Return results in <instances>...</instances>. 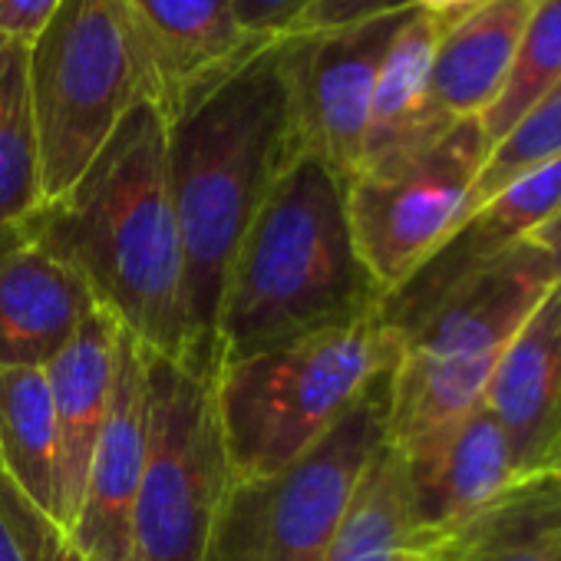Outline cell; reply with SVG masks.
Listing matches in <instances>:
<instances>
[{"label": "cell", "mask_w": 561, "mask_h": 561, "mask_svg": "<svg viewBox=\"0 0 561 561\" xmlns=\"http://www.w3.org/2000/svg\"><path fill=\"white\" fill-rule=\"evenodd\" d=\"M162 116L169 195L185 257V367L211 377V337L231 254L280 172L305 152L285 37L248 44Z\"/></svg>", "instance_id": "1"}, {"label": "cell", "mask_w": 561, "mask_h": 561, "mask_svg": "<svg viewBox=\"0 0 561 561\" xmlns=\"http://www.w3.org/2000/svg\"><path fill=\"white\" fill-rule=\"evenodd\" d=\"M27 225L146 351L185 364V257L169 195L165 116L152 100Z\"/></svg>", "instance_id": "2"}, {"label": "cell", "mask_w": 561, "mask_h": 561, "mask_svg": "<svg viewBox=\"0 0 561 561\" xmlns=\"http://www.w3.org/2000/svg\"><path fill=\"white\" fill-rule=\"evenodd\" d=\"M380 301L354 244L347 182L301 152L231 254L211 337V377L234 360L377 318Z\"/></svg>", "instance_id": "3"}, {"label": "cell", "mask_w": 561, "mask_h": 561, "mask_svg": "<svg viewBox=\"0 0 561 561\" xmlns=\"http://www.w3.org/2000/svg\"><path fill=\"white\" fill-rule=\"evenodd\" d=\"M551 285V261L528 238L466 274L400 337L387 439L403 459L433 449L482 403L505 347Z\"/></svg>", "instance_id": "4"}, {"label": "cell", "mask_w": 561, "mask_h": 561, "mask_svg": "<svg viewBox=\"0 0 561 561\" xmlns=\"http://www.w3.org/2000/svg\"><path fill=\"white\" fill-rule=\"evenodd\" d=\"M397 357L400 337L377 314L221 367L211 390L228 476L248 482L295 466Z\"/></svg>", "instance_id": "5"}, {"label": "cell", "mask_w": 561, "mask_h": 561, "mask_svg": "<svg viewBox=\"0 0 561 561\" xmlns=\"http://www.w3.org/2000/svg\"><path fill=\"white\" fill-rule=\"evenodd\" d=\"M31 100L47 205L139 103H156L152 60L126 0H64L31 47Z\"/></svg>", "instance_id": "6"}, {"label": "cell", "mask_w": 561, "mask_h": 561, "mask_svg": "<svg viewBox=\"0 0 561 561\" xmlns=\"http://www.w3.org/2000/svg\"><path fill=\"white\" fill-rule=\"evenodd\" d=\"M390 374L285 472L248 482L231 479L202 561H321L374 453L387 439Z\"/></svg>", "instance_id": "7"}, {"label": "cell", "mask_w": 561, "mask_h": 561, "mask_svg": "<svg viewBox=\"0 0 561 561\" xmlns=\"http://www.w3.org/2000/svg\"><path fill=\"white\" fill-rule=\"evenodd\" d=\"M146 459L129 528V561H202L231 482L211 377L146 351Z\"/></svg>", "instance_id": "8"}, {"label": "cell", "mask_w": 561, "mask_h": 561, "mask_svg": "<svg viewBox=\"0 0 561 561\" xmlns=\"http://www.w3.org/2000/svg\"><path fill=\"white\" fill-rule=\"evenodd\" d=\"M485 156L479 119H466L430 149L347 182L354 244L383 298L400 291L462 225Z\"/></svg>", "instance_id": "9"}, {"label": "cell", "mask_w": 561, "mask_h": 561, "mask_svg": "<svg viewBox=\"0 0 561 561\" xmlns=\"http://www.w3.org/2000/svg\"><path fill=\"white\" fill-rule=\"evenodd\" d=\"M410 14L285 37L301 149L331 165L344 182L360 172L377 73Z\"/></svg>", "instance_id": "10"}, {"label": "cell", "mask_w": 561, "mask_h": 561, "mask_svg": "<svg viewBox=\"0 0 561 561\" xmlns=\"http://www.w3.org/2000/svg\"><path fill=\"white\" fill-rule=\"evenodd\" d=\"M554 215H561V159L525 172L479 205L400 291L383 298L380 321L403 337L466 274L528 241Z\"/></svg>", "instance_id": "11"}, {"label": "cell", "mask_w": 561, "mask_h": 561, "mask_svg": "<svg viewBox=\"0 0 561 561\" xmlns=\"http://www.w3.org/2000/svg\"><path fill=\"white\" fill-rule=\"evenodd\" d=\"M413 548L433 551L485 512L512 482L515 459L499 420L479 403L433 449L403 459Z\"/></svg>", "instance_id": "12"}, {"label": "cell", "mask_w": 561, "mask_h": 561, "mask_svg": "<svg viewBox=\"0 0 561 561\" xmlns=\"http://www.w3.org/2000/svg\"><path fill=\"white\" fill-rule=\"evenodd\" d=\"M146 357L142 344L123 328L110 413L90 459L80 512L70 525V535L96 561H129L133 505L146 459Z\"/></svg>", "instance_id": "13"}, {"label": "cell", "mask_w": 561, "mask_h": 561, "mask_svg": "<svg viewBox=\"0 0 561 561\" xmlns=\"http://www.w3.org/2000/svg\"><path fill=\"white\" fill-rule=\"evenodd\" d=\"M96 305L31 225L0 234V367H47Z\"/></svg>", "instance_id": "14"}, {"label": "cell", "mask_w": 561, "mask_h": 561, "mask_svg": "<svg viewBox=\"0 0 561 561\" xmlns=\"http://www.w3.org/2000/svg\"><path fill=\"white\" fill-rule=\"evenodd\" d=\"M119 337L123 324L96 301L80 321L77 334L67 341V347L44 367L57 423L54 518L67 528L80 512L90 459L110 413Z\"/></svg>", "instance_id": "15"}, {"label": "cell", "mask_w": 561, "mask_h": 561, "mask_svg": "<svg viewBox=\"0 0 561 561\" xmlns=\"http://www.w3.org/2000/svg\"><path fill=\"white\" fill-rule=\"evenodd\" d=\"M482 403L499 420L518 479L558 469L561 456V301L554 291L505 347Z\"/></svg>", "instance_id": "16"}, {"label": "cell", "mask_w": 561, "mask_h": 561, "mask_svg": "<svg viewBox=\"0 0 561 561\" xmlns=\"http://www.w3.org/2000/svg\"><path fill=\"white\" fill-rule=\"evenodd\" d=\"M535 4L538 0H482L449 14L426 77L423 119L433 139L479 119L495 103Z\"/></svg>", "instance_id": "17"}, {"label": "cell", "mask_w": 561, "mask_h": 561, "mask_svg": "<svg viewBox=\"0 0 561 561\" xmlns=\"http://www.w3.org/2000/svg\"><path fill=\"white\" fill-rule=\"evenodd\" d=\"M126 8L146 41L162 113L192 83L264 41L238 27L231 0H126Z\"/></svg>", "instance_id": "18"}, {"label": "cell", "mask_w": 561, "mask_h": 561, "mask_svg": "<svg viewBox=\"0 0 561 561\" xmlns=\"http://www.w3.org/2000/svg\"><path fill=\"white\" fill-rule=\"evenodd\" d=\"M446 24H449L446 11L420 8L397 31L377 73L360 172L393 165L439 142L426 129L423 106H426L430 64Z\"/></svg>", "instance_id": "19"}, {"label": "cell", "mask_w": 561, "mask_h": 561, "mask_svg": "<svg viewBox=\"0 0 561 561\" xmlns=\"http://www.w3.org/2000/svg\"><path fill=\"white\" fill-rule=\"evenodd\" d=\"M436 551L443 561H561V472L512 482Z\"/></svg>", "instance_id": "20"}, {"label": "cell", "mask_w": 561, "mask_h": 561, "mask_svg": "<svg viewBox=\"0 0 561 561\" xmlns=\"http://www.w3.org/2000/svg\"><path fill=\"white\" fill-rule=\"evenodd\" d=\"M0 469L54 515L57 423L44 367H0Z\"/></svg>", "instance_id": "21"}, {"label": "cell", "mask_w": 561, "mask_h": 561, "mask_svg": "<svg viewBox=\"0 0 561 561\" xmlns=\"http://www.w3.org/2000/svg\"><path fill=\"white\" fill-rule=\"evenodd\" d=\"M44 205L41 139L31 100V50L0 34V234Z\"/></svg>", "instance_id": "22"}, {"label": "cell", "mask_w": 561, "mask_h": 561, "mask_svg": "<svg viewBox=\"0 0 561 561\" xmlns=\"http://www.w3.org/2000/svg\"><path fill=\"white\" fill-rule=\"evenodd\" d=\"M407 548H413L407 466L383 439L321 561H393Z\"/></svg>", "instance_id": "23"}, {"label": "cell", "mask_w": 561, "mask_h": 561, "mask_svg": "<svg viewBox=\"0 0 561 561\" xmlns=\"http://www.w3.org/2000/svg\"><path fill=\"white\" fill-rule=\"evenodd\" d=\"M561 80V0H538L495 103L479 116L489 149Z\"/></svg>", "instance_id": "24"}, {"label": "cell", "mask_w": 561, "mask_h": 561, "mask_svg": "<svg viewBox=\"0 0 561 561\" xmlns=\"http://www.w3.org/2000/svg\"><path fill=\"white\" fill-rule=\"evenodd\" d=\"M551 159H561V80L505 133V139H499L489 149L476 175V185L469 192L466 218L479 205H485L495 192H502L505 185H512L515 179Z\"/></svg>", "instance_id": "25"}, {"label": "cell", "mask_w": 561, "mask_h": 561, "mask_svg": "<svg viewBox=\"0 0 561 561\" xmlns=\"http://www.w3.org/2000/svg\"><path fill=\"white\" fill-rule=\"evenodd\" d=\"M0 518H4L24 561H96L80 548L70 528L44 512L34 499H27L4 476V469H0Z\"/></svg>", "instance_id": "26"}, {"label": "cell", "mask_w": 561, "mask_h": 561, "mask_svg": "<svg viewBox=\"0 0 561 561\" xmlns=\"http://www.w3.org/2000/svg\"><path fill=\"white\" fill-rule=\"evenodd\" d=\"M430 4L433 0H314V4L301 14V21L295 24L291 34L364 24V21H377V18H390V14H410V11H420Z\"/></svg>", "instance_id": "27"}, {"label": "cell", "mask_w": 561, "mask_h": 561, "mask_svg": "<svg viewBox=\"0 0 561 561\" xmlns=\"http://www.w3.org/2000/svg\"><path fill=\"white\" fill-rule=\"evenodd\" d=\"M314 0H231L234 21L248 37H288Z\"/></svg>", "instance_id": "28"}, {"label": "cell", "mask_w": 561, "mask_h": 561, "mask_svg": "<svg viewBox=\"0 0 561 561\" xmlns=\"http://www.w3.org/2000/svg\"><path fill=\"white\" fill-rule=\"evenodd\" d=\"M60 4L64 0H0V34L31 50Z\"/></svg>", "instance_id": "29"}, {"label": "cell", "mask_w": 561, "mask_h": 561, "mask_svg": "<svg viewBox=\"0 0 561 561\" xmlns=\"http://www.w3.org/2000/svg\"><path fill=\"white\" fill-rule=\"evenodd\" d=\"M531 241H538V244L545 248L548 261H551V274H554L551 291H554V298L561 301V215H554L541 231H535Z\"/></svg>", "instance_id": "30"}, {"label": "cell", "mask_w": 561, "mask_h": 561, "mask_svg": "<svg viewBox=\"0 0 561 561\" xmlns=\"http://www.w3.org/2000/svg\"><path fill=\"white\" fill-rule=\"evenodd\" d=\"M0 561H24L14 538H11V531H8V525H4V518H0Z\"/></svg>", "instance_id": "31"}, {"label": "cell", "mask_w": 561, "mask_h": 561, "mask_svg": "<svg viewBox=\"0 0 561 561\" xmlns=\"http://www.w3.org/2000/svg\"><path fill=\"white\" fill-rule=\"evenodd\" d=\"M476 4H482V0H433V11H446V14H459V11H469V8H476Z\"/></svg>", "instance_id": "32"}, {"label": "cell", "mask_w": 561, "mask_h": 561, "mask_svg": "<svg viewBox=\"0 0 561 561\" xmlns=\"http://www.w3.org/2000/svg\"><path fill=\"white\" fill-rule=\"evenodd\" d=\"M393 561H433V551H423V548H407V551H400Z\"/></svg>", "instance_id": "33"}, {"label": "cell", "mask_w": 561, "mask_h": 561, "mask_svg": "<svg viewBox=\"0 0 561 561\" xmlns=\"http://www.w3.org/2000/svg\"><path fill=\"white\" fill-rule=\"evenodd\" d=\"M433 561H443V558H439V551H436V548H433Z\"/></svg>", "instance_id": "34"}, {"label": "cell", "mask_w": 561, "mask_h": 561, "mask_svg": "<svg viewBox=\"0 0 561 561\" xmlns=\"http://www.w3.org/2000/svg\"><path fill=\"white\" fill-rule=\"evenodd\" d=\"M558 472H561V456H558Z\"/></svg>", "instance_id": "35"}]
</instances>
